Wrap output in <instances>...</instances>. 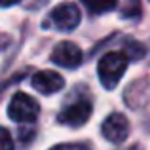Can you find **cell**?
Instances as JSON below:
<instances>
[{
  "label": "cell",
  "mask_w": 150,
  "mask_h": 150,
  "mask_svg": "<svg viewBox=\"0 0 150 150\" xmlns=\"http://www.w3.org/2000/svg\"><path fill=\"white\" fill-rule=\"evenodd\" d=\"M129 61L125 51H110V53L103 55L99 59V65H97V74H99V80L105 89H114L120 84L122 76H124L125 69H127Z\"/></svg>",
  "instance_id": "cell-1"
},
{
  "label": "cell",
  "mask_w": 150,
  "mask_h": 150,
  "mask_svg": "<svg viewBox=\"0 0 150 150\" xmlns=\"http://www.w3.org/2000/svg\"><path fill=\"white\" fill-rule=\"evenodd\" d=\"M82 21V13L78 10L76 4L72 2H65L55 6L53 10L50 11L48 19L44 21V27H50L53 30H63V33H69V30H74Z\"/></svg>",
  "instance_id": "cell-2"
},
{
  "label": "cell",
  "mask_w": 150,
  "mask_h": 150,
  "mask_svg": "<svg viewBox=\"0 0 150 150\" xmlns=\"http://www.w3.org/2000/svg\"><path fill=\"white\" fill-rule=\"evenodd\" d=\"M40 114V105L30 95L23 91L13 93L10 105H8V116L10 120L19 122V124H33Z\"/></svg>",
  "instance_id": "cell-3"
},
{
  "label": "cell",
  "mask_w": 150,
  "mask_h": 150,
  "mask_svg": "<svg viewBox=\"0 0 150 150\" xmlns=\"http://www.w3.org/2000/svg\"><path fill=\"white\" fill-rule=\"evenodd\" d=\"M91 112H93V105L89 101V97L82 95L78 99H74L72 103H69L59 112L57 122L63 125H69V127H80V125H84L89 120Z\"/></svg>",
  "instance_id": "cell-4"
},
{
  "label": "cell",
  "mask_w": 150,
  "mask_h": 150,
  "mask_svg": "<svg viewBox=\"0 0 150 150\" xmlns=\"http://www.w3.org/2000/svg\"><path fill=\"white\" fill-rule=\"evenodd\" d=\"M129 129H131L129 120L120 112L108 114V116L105 118V122H103V125H101L103 137H105L106 141H110L112 144H122L124 143V141L127 139V135H129Z\"/></svg>",
  "instance_id": "cell-5"
},
{
  "label": "cell",
  "mask_w": 150,
  "mask_h": 150,
  "mask_svg": "<svg viewBox=\"0 0 150 150\" xmlns=\"http://www.w3.org/2000/svg\"><path fill=\"white\" fill-rule=\"evenodd\" d=\"M51 61L55 65L63 67V69H78L82 65V50L78 48L74 42H59L53 50H51Z\"/></svg>",
  "instance_id": "cell-6"
},
{
  "label": "cell",
  "mask_w": 150,
  "mask_h": 150,
  "mask_svg": "<svg viewBox=\"0 0 150 150\" xmlns=\"http://www.w3.org/2000/svg\"><path fill=\"white\" fill-rule=\"evenodd\" d=\"M30 86L42 95H53V93L61 91L65 86V78L61 74L53 72V70H40L30 78Z\"/></svg>",
  "instance_id": "cell-7"
},
{
  "label": "cell",
  "mask_w": 150,
  "mask_h": 150,
  "mask_svg": "<svg viewBox=\"0 0 150 150\" xmlns=\"http://www.w3.org/2000/svg\"><path fill=\"white\" fill-rule=\"evenodd\" d=\"M84 6L88 8L89 13H106V11H112L118 6V0H82Z\"/></svg>",
  "instance_id": "cell-8"
},
{
  "label": "cell",
  "mask_w": 150,
  "mask_h": 150,
  "mask_svg": "<svg viewBox=\"0 0 150 150\" xmlns=\"http://www.w3.org/2000/svg\"><path fill=\"white\" fill-rule=\"evenodd\" d=\"M125 53H127L129 59H143L144 55H146V48H144L143 44H137V42L133 40H127V44H125Z\"/></svg>",
  "instance_id": "cell-9"
},
{
  "label": "cell",
  "mask_w": 150,
  "mask_h": 150,
  "mask_svg": "<svg viewBox=\"0 0 150 150\" xmlns=\"http://www.w3.org/2000/svg\"><path fill=\"white\" fill-rule=\"evenodd\" d=\"M0 150H15L13 139L6 127H0Z\"/></svg>",
  "instance_id": "cell-10"
},
{
  "label": "cell",
  "mask_w": 150,
  "mask_h": 150,
  "mask_svg": "<svg viewBox=\"0 0 150 150\" xmlns=\"http://www.w3.org/2000/svg\"><path fill=\"white\" fill-rule=\"evenodd\" d=\"M51 150H89V148L84 146V144H74V143H70V144H57V146H53Z\"/></svg>",
  "instance_id": "cell-11"
},
{
  "label": "cell",
  "mask_w": 150,
  "mask_h": 150,
  "mask_svg": "<svg viewBox=\"0 0 150 150\" xmlns=\"http://www.w3.org/2000/svg\"><path fill=\"white\" fill-rule=\"evenodd\" d=\"M17 2H23V0H0V8H10Z\"/></svg>",
  "instance_id": "cell-12"
},
{
  "label": "cell",
  "mask_w": 150,
  "mask_h": 150,
  "mask_svg": "<svg viewBox=\"0 0 150 150\" xmlns=\"http://www.w3.org/2000/svg\"><path fill=\"white\" fill-rule=\"evenodd\" d=\"M129 150H139V148H137V146H133V148H129Z\"/></svg>",
  "instance_id": "cell-13"
},
{
  "label": "cell",
  "mask_w": 150,
  "mask_h": 150,
  "mask_svg": "<svg viewBox=\"0 0 150 150\" xmlns=\"http://www.w3.org/2000/svg\"><path fill=\"white\" fill-rule=\"evenodd\" d=\"M0 91H2V88H0Z\"/></svg>",
  "instance_id": "cell-14"
}]
</instances>
